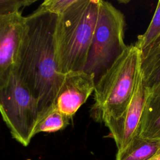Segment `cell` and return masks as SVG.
Listing matches in <instances>:
<instances>
[{
    "label": "cell",
    "mask_w": 160,
    "mask_h": 160,
    "mask_svg": "<svg viewBox=\"0 0 160 160\" xmlns=\"http://www.w3.org/2000/svg\"><path fill=\"white\" fill-rule=\"evenodd\" d=\"M100 0H76L58 15L55 31L59 72L83 71L94 35Z\"/></svg>",
    "instance_id": "obj_2"
},
{
    "label": "cell",
    "mask_w": 160,
    "mask_h": 160,
    "mask_svg": "<svg viewBox=\"0 0 160 160\" xmlns=\"http://www.w3.org/2000/svg\"><path fill=\"white\" fill-rule=\"evenodd\" d=\"M0 114L12 138L28 146L39 119V105L14 68L0 84Z\"/></svg>",
    "instance_id": "obj_5"
},
{
    "label": "cell",
    "mask_w": 160,
    "mask_h": 160,
    "mask_svg": "<svg viewBox=\"0 0 160 160\" xmlns=\"http://www.w3.org/2000/svg\"><path fill=\"white\" fill-rule=\"evenodd\" d=\"M139 136L148 139L160 140V106H144Z\"/></svg>",
    "instance_id": "obj_11"
},
{
    "label": "cell",
    "mask_w": 160,
    "mask_h": 160,
    "mask_svg": "<svg viewBox=\"0 0 160 160\" xmlns=\"http://www.w3.org/2000/svg\"><path fill=\"white\" fill-rule=\"evenodd\" d=\"M24 22L22 11L0 14V84L14 68Z\"/></svg>",
    "instance_id": "obj_7"
},
{
    "label": "cell",
    "mask_w": 160,
    "mask_h": 160,
    "mask_svg": "<svg viewBox=\"0 0 160 160\" xmlns=\"http://www.w3.org/2000/svg\"><path fill=\"white\" fill-rule=\"evenodd\" d=\"M58 16L37 9L25 16L14 66L19 77L38 102L39 120L56 105L64 76L59 72L56 57L55 31Z\"/></svg>",
    "instance_id": "obj_1"
},
{
    "label": "cell",
    "mask_w": 160,
    "mask_h": 160,
    "mask_svg": "<svg viewBox=\"0 0 160 160\" xmlns=\"http://www.w3.org/2000/svg\"><path fill=\"white\" fill-rule=\"evenodd\" d=\"M141 68L144 78L160 69V37L142 54Z\"/></svg>",
    "instance_id": "obj_13"
},
{
    "label": "cell",
    "mask_w": 160,
    "mask_h": 160,
    "mask_svg": "<svg viewBox=\"0 0 160 160\" xmlns=\"http://www.w3.org/2000/svg\"><path fill=\"white\" fill-rule=\"evenodd\" d=\"M76 0H46L36 9L49 12L56 15H61Z\"/></svg>",
    "instance_id": "obj_15"
},
{
    "label": "cell",
    "mask_w": 160,
    "mask_h": 160,
    "mask_svg": "<svg viewBox=\"0 0 160 160\" xmlns=\"http://www.w3.org/2000/svg\"><path fill=\"white\" fill-rule=\"evenodd\" d=\"M141 57L142 52L135 44L127 46L97 81L90 109L94 121L105 124L126 111L132 96Z\"/></svg>",
    "instance_id": "obj_3"
},
{
    "label": "cell",
    "mask_w": 160,
    "mask_h": 160,
    "mask_svg": "<svg viewBox=\"0 0 160 160\" xmlns=\"http://www.w3.org/2000/svg\"><path fill=\"white\" fill-rule=\"evenodd\" d=\"M95 84L94 78L84 71L64 74L56 101L58 109L72 119L94 92Z\"/></svg>",
    "instance_id": "obj_8"
},
{
    "label": "cell",
    "mask_w": 160,
    "mask_h": 160,
    "mask_svg": "<svg viewBox=\"0 0 160 160\" xmlns=\"http://www.w3.org/2000/svg\"><path fill=\"white\" fill-rule=\"evenodd\" d=\"M36 1V0H0V14L21 11L24 8Z\"/></svg>",
    "instance_id": "obj_16"
},
{
    "label": "cell",
    "mask_w": 160,
    "mask_h": 160,
    "mask_svg": "<svg viewBox=\"0 0 160 160\" xmlns=\"http://www.w3.org/2000/svg\"><path fill=\"white\" fill-rule=\"evenodd\" d=\"M160 148V140L135 137L121 150H118L116 160H148Z\"/></svg>",
    "instance_id": "obj_9"
},
{
    "label": "cell",
    "mask_w": 160,
    "mask_h": 160,
    "mask_svg": "<svg viewBox=\"0 0 160 160\" xmlns=\"http://www.w3.org/2000/svg\"><path fill=\"white\" fill-rule=\"evenodd\" d=\"M71 119L62 113L56 105L52 106L39 120L34 136L39 132H54L65 129L70 124Z\"/></svg>",
    "instance_id": "obj_10"
},
{
    "label": "cell",
    "mask_w": 160,
    "mask_h": 160,
    "mask_svg": "<svg viewBox=\"0 0 160 160\" xmlns=\"http://www.w3.org/2000/svg\"><path fill=\"white\" fill-rule=\"evenodd\" d=\"M147 96L148 88L140 66L138 71L132 96L126 111L119 118L104 124L109 130L118 150L124 149L135 137L139 136Z\"/></svg>",
    "instance_id": "obj_6"
},
{
    "label": "cell",
    "mask_w": 160,
    "mask_h": 160,
    "mask_svg": "<svg viewBox=\"0 0 160 160\" xmlns=\"http://www.w3.org/2000/svg\"><path fill=\"white\" fill-rule=\"evenodd\" d=\"M124 26V14L110 2L100 0L98 20L83 69L94 78L95 83L126 48Z\"/></svg>",
    "instance_id": "obj_4"
},
{
    "label": "cell",
    "mask_w": 160,
    "mask_h": 160,
    "mask_svg": "<svg viewBox=\"0 0 160 160\" xmlns=\"http://www.w3.org/2000/svg\"><path fill=\"white\" fill-rule=\"evenodd\" d=\"M148 160H160V148L158 151Z\"/></svg>",
    "instance_id": "obj_17"
},
{
    "label": "cell",
    "mask_w": 160,
    "mask_h": 160,
    "mask_svg": "<svg viewBox=\"0 0 160 160\" xmlns=\"http://www.w3.org/2000/svg\"><path fill=\"white\" fill-rule=\"evenodd\" d=\"M160 37V1L158 2L153 17L146 31L138 36L135 45L142 54L148 50Z\"/></svg>",
    "instance_id": "obj_12"
},
{
    "label": "cell",
    "mask_w": 160,
    "mask_h": 160,
    "mask_svg": "<svg viewBox=\"0 0 160 160\" xmlns=\"http://www.w3.org/2000/svg\"><path fill=\"white\" fill-rule=\"evenodd\" d=\"M144 79L148 88L145 106H160V69Z\"/></svg>",
    "instance_id": "obj_14"
}]
</instances>
